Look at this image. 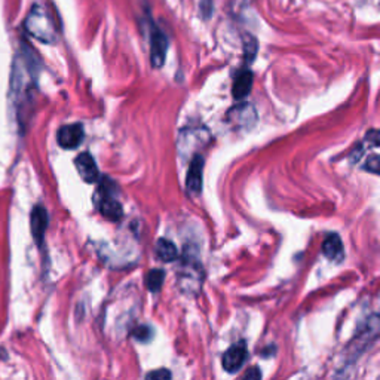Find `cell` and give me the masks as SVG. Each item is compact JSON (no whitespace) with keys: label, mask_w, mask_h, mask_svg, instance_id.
Returning <instances> with one entry per match:
<instances>
[{"label":"cell","mask_w":380,"mask_h":380,"mask_svg":"<svg viewBox=\"0 0 380 380\" xmlns=\"http://www.w3.org/2000/svg\"><path fill=\"white\" fill-rule=\"evenodd\" d=\"M40 71V60L33 46L23 40L17 49L11 69V87L9 97L17 110L18 120L24 123L33 106L35 91Z\"/></svg>","instance_id":"1"},{"label":"cell","mask_w":380,"mask_h":380,"mask_svg":"<svg viewBox=\"0 0 380 380\" xmlns=\"http://www.w3.org/2000/svg\"><path fill=\"white\" fill-rule=\"evenodd\" d=\"M24 30L28 36L39 42L53 45L57 42V26L54 17L45 5L35 3L24 19Z\"/></svg>","instance_id":"2"},{"label":"cell","mask_w":380,"mask_h":380,"mask_svg":"<svg viewBox=\"0 0 380 380\" xmlns=\"http://www.w3.org/2000/svg\"><path fill=\"white\" fill-rule=\"evenodd\" d=\"M97 207L98 211L102 214V217L107 219L109 221H119L123 215L122 203L115 198V193L110 190L106 192L105 188H100Z\"/></svg>","instance_id":"3"},{"label":"cell","mask_w":380,"mask_h":380,"mask_svg":"<svg viewBox=\"0 0 380 380\" xmlns=\"http://www.w3.org/2000/svg\"><path fill=\"white\" fill-rule=\"evenodd\" d=\"M168 51V37L156 26H152L150 30V60L152 66L155 69H161L165 63Z\"/></svg>","instance_id":"4"},{"label":"cell","mask_w":380,"mask_h":380,"mask_svg":"<svg viewBox=\"0 0 380 380\" xmlns=\"http://www.w3.org/2000/svg\"><path fill=\"white\" fill-rule=\"evenodd\" d=\"M85 131L80 123H70V125L61 127L57 132V141L60 147L71 150L80 146V143L84 141Z\"/></svg>","instance_id":"5"},{"label":"cell","mask_w":380,"mask_h":380,"mask_svg":"<svg viewBox=\"0 0 380 380\" xmlns=\"http://www.w3.org/2000/svg\"><path fill=\"white\" fill-rule=\"evenodd\" d=\"M48 223H49L48 211L45 210L44 205H36V207L32 210V214H30V226H32L33 239L39 246H42L44 244Z\"/></svg>","instance_id":"6"},{"label":"cell","mask_w":380,"mask_h":380,"mask_svg":"<svg viewBox=\"0 0 380 380\" xmlns=\"http://www.w3.org/2000/svg\"><path fill=\"white\" fill-rule=\"evenodd\" d=\"M248 351L244 343H236L223 355V368L228 373H236L246 363Z\"/></svg>","instance_id":"7"},{"label":"cell","mask_w":380,"mask_h":380,"mask_svg":"<svg viewBox=\"0 0 380 380\" xmlns=\"http://www.w3.org/2000/svg\"><path fill=\"white\" fill-rule=\"evenodd\" d=\"M75 165L79 172L80 179L85 183H96L100 177V172L97 168V163L89 153H80V155L75 159Z\"/></svg>","instance_id":"8"},{"label":"cell","mask_w":380,"mask_h":380,"mask_svg":"<svg viewBox=\"0 0 380 380\" xmlns=\"http://www.w3.org/2000/svg\"><path fill=\"white\" fill-rule=\"evenodd\" d=\"M202 171H203V159L201 155H194L190 168L188 171V180H186V188L189 193L198 194L202 189Z\"/></svg>","instance_id":"9"},{"label":"cell","mask_w":380,"mask_h":380,"mask_svg":"<svg viewBox=\"0 0 380 380\" xmlns=\"http://www.w3.org/2000/svg\"><path fill=\"white\" fill-rule=\"evenodd\" d=\"M253 88V73L250 70H242L238 76L235 78L233 87H232V94L235 100H242L250 94Z\"/></svg>","instance_id":"10"},{"label":"cell","mask_w":380,"mask_h":380,"mask_svg":"<svg viewBox=\"0 0 380 380\" xmlns=\"http://www.w3.org/2000/svg\"><path fill=\"white\" fill-rule=\"evenodd\" d=\"M323 254L330 260H338L343 255V244L338 235H328L323 242Z\"/></svg>","instance_id":"11"},{"label":"cell","mask_w":380,"mask_h":380,"mask_svg":"<svg viewBox=\"0 0 380 380\" xmlns=\"http://www.w3.org/2000/svg\"><path fill=\"white\" fill-rule=\"evenodd\" d=\"M155 253L158 255V259H161L162 262H167V263H171L179 257L177 246L174 245L170 239H165V238H161L156 241Z\"/></svg>","instance_id":"12"},{"label":"cell","mask_w":380,"mask_h":380,"mask_svg":"<svg viewBox=\"0 0 380 380\" xmlns=\"http://www.w3.org/2000/svg\"><path fill=\"white\" fill-rule=\"evenodd\" d=\"M163 280H165V273H163V271H161V269L150 271L146 276L147 289L150 291H159L162 284H163Z\"/></svg>","instance_id":"13"},{"label":"cell","mask_w":380,"mask_h":380,"mask_svg":"<svg viewBox=\"0 0 380 380\" xmlns=\"http://www.w3.org/2000/svg\"><path fill=\"white\" fill-rule=\"evenodd\" d=\"M257 49H259L257 40H255L253 36H248V37L245 39V42H244V55H245L246 63H251V61L255 58V54H257Z\"/></svg>","instance_id":"14"},{"label":"cell","mask_w":380,"mask_h":380,"mask_svg":"<svg viewBox=\"0 0 380 380\" xmlns=\"http://www.w3.org/2000/svg\"><path fill=\"white\" fill-rule=\"evenodd\" d=\"M134 337L140 342H149L152 337V328L147 325H140L134 332Z\"/></svg>","instance_id":"15"},{"label":"cell","mask_w":380,"mask_h":380,"mask_svg":"<svg viewBox=\"0 0 380 380\" xmlns=\"http://www.w3.org/2000/svg\"><path fill=\"white\" fill-rule=\"evenodd\" d=\"M147 379H158V380H167V379H171V373L168 372L167 368H159L156 370V372H152L146 376Z\"/></svg>","instance_id":"16"},{"label":"cell","mask_w":380,"mask_h":380,"mask_svg":"<svg viewBox=\"0 0 380 380\" xmlns=\"http://www.w3.org/2000/svg\"><path fill=\"white\" fill-rule=\"evenodd\" d=\"M214 11V8H212V0H202L201 2V12H202V17L205 19H208L211 17Z\"/></svg>","instance_id":"17"},{"label":"cell","mask_w":380,"mask_h":380,"mask_svg":"<svg viewBox=\"0 0 380 380\" xmlns=\"http://www.w3.org/2000/svg\"><path fill=\"white\" fill-rule=\"evenodd\" d=\"M365 170H368L370 172H373V174L379 172V156L377 155H374L372 159L367 161Z\"/></svg>","instance_id":"18"},{"label":"cell","mask_w":380,"mask_h":380,"mask_svg":"<svg viewBox=\"0 0 380 380\" xmlns=\"http://www.w3.org/2000/svg\"><path fill=\"white\" fill-rule=\"evenodd\" d=\"M260 377H262V373L259 372V368H257V367L251 368V372H248V373H246V374L244 376V379H260Z\"/></svg>","instance_id":"19"}]
</instances>
